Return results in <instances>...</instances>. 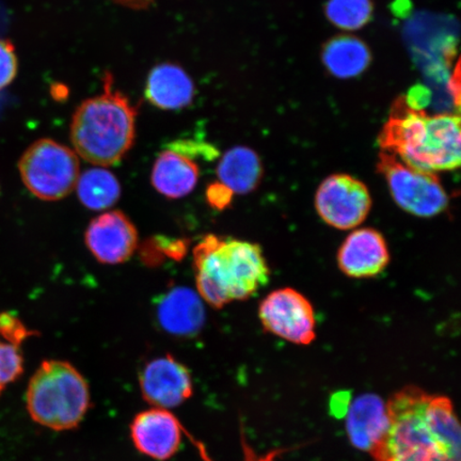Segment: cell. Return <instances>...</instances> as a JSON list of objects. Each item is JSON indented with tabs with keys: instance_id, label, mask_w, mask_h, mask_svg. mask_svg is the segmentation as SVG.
Segmentation results:
<instances>
[{
	"instance_id": "obj_1",
	"label": "cell",
	"mask_w": 461,
	"mask_h": 461,
	"mask_svg": "<svg viewBox=\"0 0 461 461\" xmlns=\"http://www.w3.org/2000/svg\"><path fill=\"white\" fill-rule=\"evenodd\" d=\"M388 429L370 453L375 461H461V430L446 395L407 385L387 402Z\"/></svg>"
},
{
	"instance_id": "obj_2",
	"label": "cell",
	"mask_w": 461,
	"mask_h": 461,
	"mask_svg": "<svg viewBox=\"0 0 461 461\" xmlns=\"http://www.w3.org/2000/svg\"><path fill=\"white\" fill-rule=\"evenodd\" d=\"M378 142L384 152L423 172L453 171L460 165V118L429 115L405 96L393 104Z\"/></svg>"
},
{
	"instance_id": "obj_3",
	"label": "cell",
	"mask_w": 461,
	"mask_h": 461,
	"mask_svg": "<svg viewBox=\"0 0 461 461\" xmlns=\"http://www.w3.org/2000/svg\"><path fill=\"white\" fill-rule=\"evenodd\" d=\"M194 267L198 295L216 309L255 295L270 276L261 247L212 234L194 248Z\"/></svg>"
},
{
	"instance_id": "obj_4",
	"label": "cell",
	"mask_w": 461,
	"mask_h": 461,
	"mask_svg": "<svg viewBox=\"0 0 461 461\" xmlns=\"http://www.w3.org/2000/svg\"><path fill=\"white\" fill-rule=\"evenodd\" d=\"M136 109L128 97L113 91L86 100L77 108L71 140L79 157L100 167L118 164L135 140Z\"/></svg>"
},
{
	"instance_id": "obj_5",
	"label": "cell",
	"mask_w": 461,
	"mask_h": 461,
	"mask_svg": "<svg viewBox=\"0 0 461 461\" xmlns=\"http://www.w3.org/2000/svg\"><path fill=\"white\" fill-rule=\"evenodd\" d=\"M26 407L33 422L43 428L73 430L90 411L89 384L70 362L43 361L29 382Z\"/></svg>"
},
{
	"instance_id": "obj_6",
	"label": "cell",
	"mask_w": 461,
	"mask_h": 461,
	"mask_svg": "<svg viewBox=\"0 0 461 461\" xmlns=\"http://www.w3.org/2000/svg\"><path fill=\"white\" fill-rule=\"evenodd\" d=\"M19 170L29 192L44 201L66 198L80 176L77 153L48 138L26 149L19 161Z\"/></svg>"
},
{
	"instance_id": "obj_7",
	"label": "cell",
	"mask_w": 461,
	"mask_h": 461,
	"mask_svg": "<svg viewBox=\"0 0 461 461\" xmlns=\"http://www.w3.org/2000/svg\"><path fill=\"white\" fill-rule=\"evenodd\" d=\"M377 170L395 203L408 214L430 218L447 210L448 195L434 173L413 169L385 152L379 155Z\"/></svg>"
},
{
	"instance_id": "obj_8",
	"label": "cell",
	"mask_w": 461,
	"mask_h": 461,
	"mask_svg": "<svg viewBox=\"0 0 461 461\" xmlns=\"http://www.w3.org/2000/svg\"><path fill=\"white\" fill-rule=\"evenodd\" d=\"M317 214L330 227L355 229L366 221L372 209L370 190L365 183L348 175L325 178L315 195Z\"/></svg>"
},
{
	"instance_id": "obj_9",
	"label": "cell",
	"mask_w": 461,
	"mask_h": 461,
	"mask_svg": "<svg viewBox=\"0 0 461 461\" xmlns=\"http://www.w3.org/2000/svg\"><path fill=\"white\" fill-rule=\"evenodd\" d=\"M258 316L265 330L287 342L309 345L316 338L312 304L293 288L270 293L259 304Z\"/></svg>"
},
{
	"instance_id": "obj_10",
	"label": "cell",
	"mask_w": 461,
	"mask_h": 461,
	"mask_svg": "<svg viewBox=\"0 0 461 461\" xmlns=\"http://www.w3.org/2000/svg\"><path fill=\"white\" fill-rule=\"evenodd\" d=\"M143 400L153 408L171 411L194 394V382L186 366L166 355L147 363L140 374Z\"/></svg>"
},
{
	"instance_id": "obj_11",
	"label": "cell",
	"mask_w": 461,
	"mask_h": 461,
	"mask_svg": "<svg viewBox=\"0 0 461 461\" xmlns=\"http://www.w3.org/2000/svg\"><path fill=\"white\" fill-rule=\"evenodd\" d=\"M130 435L132 445L144 456L167 461L180 451L187 430L171 411L152 407L136 414Z\"/></svg>"
},
{
	"instance_id": "obj_12",
	"label": "cell",
	"mask_w": 461,
	"mask_h": 461,
	"mask_svg": "<svg viewBox=\"0 0 461 461\" xmlns=\"http://www.w3.org/2000/svg\"><path fill=\"white\" fill-rule=\"evenodd\" d=\"M86 245L102 264L118 265L129 261L138 245L137 230L120 211L97 216L86 228Z\"/></svg>"
},
{
	"instance_id": "obj_13",
	"label": "cell",
	"mask_w": 461,
	"mask_h": 461,
	"mask_svg": "<svg viewBox=\"0 0 461 461\" xmlns=\"http://www.w3.org/2000/svg\"><path fill=\"white\" fill-rule=\"evenodd\" d=\"M390 262V252L382 233L358 229L344 240L338 253L339 269L350 278H372L382 274Z\"/></svg>"
},
{
	"instance_id": "obj_14",
	"label": "cell",
	"mask_w": 461,
	"mask_h": 461,
	"mask_svg": "<svg viewBox=\"0 0 461 461\" xmlns=\"http://www.w3.org/2000/svg\"><path fill=\"white\" fill-rule=\"evenodd\" d=\"M161 330L177 338H194L205 324L201 297L190 288L173 287L161 295L155 309Z\"/></svg>"
},
{
	"instance_id": "obj_15",
	"label": "cell",
	"mask_w": 461,
	"mask_h": 461,
	"mask_svg": "<svg viewBox=\"0 0 461 461\" xmlns=\"http://www.w3.org/2000/svg\"><path fill=\"white\" fill-rule=\"evenodd\" d=\"M387 429V405L382 397L365 393L350 402L345 414V429L351 446L370 454Z\"/></svg>"
},
{
	"instance_id": "obj_16",
	"label": "cell",
	"mask_w": 461,
	"mask_h": 461,
	"mask_svg": "<svg viewBox=\"0 0 461 461\" xmlns=\"http://www.w3.org/2000/svg\"><path fill=\"white\" fill-rule=\"evenodd\" d=\"M194 86L192 78L182 68L164 63L149 73L146 96L154 106L165 111H176L192 103Z\"/></svg>"
},
{
	"instance_id": "obj_17",
	"label": "cell",
	"mask_w": 461,
	"mask_h": 461,
	"mask_svg": "<svg viewBox=\"0 0 461 461\" xmlns=\"http://www.w3.org/2000/svg\"><path fill=\"white\" fill-rule=\"evenodd\" d=\"M152 184L160 194L170 199L186 197L199 180V167L182 153L168 149L155 161Z\"/></svg>"
},
{
	"instance_id": "obj_18",
	"label": "cell",
	"mask_w": 461,
	"mask_h": 461,
	"mask_svg": "<svg viewBox=\"0 0 461 461\" xmlns=\"http://www.w3.org/2000/svg\"><path fill=\"white\" fill-rule=\"evenodd\" d=\"M217 176L219 182L233 194H249L262 180L261 160L253 149L235 147L223 155L217 167Z\"/></svg>"
},
{
	"instance_id": "obj_19",
	"label": "cell",
	"mask_w": 461,
	"mask_h": 461,
	"mask_svg": "<svg viewBox=\"0 0 461 461\" xmlns=\"http://www.w3.org/2000/svg\"><path fill=\"white\" fill-rule=\"evenodd\" d=\"M371 59L366 43L353 36L333 38L322 50L327 70L339 78L359 77L370 66Z\"/></svg>"
},
{
	"instance_id": "obj_20",
	"label": "cell",
	"mask_w": 461,
	"mask_h": 461,
	"mask_svg": "<svg viewBox=\"0 0 461 461\" xmlns=\"http://www.w3.org/2000/svg\"><path fill=\"white\" fill-rule=\"evenodd\" d=\"M77 185L80 202L92 211L107 210L120 199L118 178L103 168L86 170L79 176Z\"/></svg>"
},
{
	"instance_id": "obj_21",
	"label": "cell",
	"mask_w": 461,
	"mask_h": 461,
	"mask_svg": "<svg viewBox=\"0 0 461 461\" xmlns=\"http://www.w3.org/2000/svg\"><path fill=\"white\" fill-rule=\"evenodd\" d=\"M372 0H328L326 15L334 26L358 31L371 21Z\"/></svg>"
},
{
	"instance_id": "obj_22",
	"label": "cell",
	"mask_w": 461,
	"mask_h": 461,
	"mask_svg": "<svg viewBox=\"0 0 461 461\" xmlns=\"http://www.w3.org/2000/svg\"><path fill=\"white\" fill-rule=\"evenodd\" d=\"M24 371V361L19 345L0 341V394L15 382Z\"/></svg>"
},
{
	"instance_id": "obj_23",
	"label": "cell",
	"mask_w": 461,
	"mask_h": 461,
	"mask_svg": "<svg viewBox=\"0 0 461 461\" xmlns=\"http://www.w3.org/2000/svg\"><path fill=\"white\" fill-rule=\"evenodd\" d=\"M17 57L9 40L0 38V90L8 86L16 77Z\"/></svg>"
},
{
	"instance_id": "obj_24",
	"label": "cell",
	"mask_w": 461,
	"mask_h": 461,
	"mask_svg": "<svg viewBox=\"0 0 461 461\" xmlns=\"http://www.w3.org/2000/svg\"><path fill=\"white\" fill-rule=\"evenodd\" d=\"M240 436L241 448H243L244 453V461H276V458H278L281 454H285L290 451V448H279L273 449V451H270L267 454L258 455L255 449H253L252 447L250 446L249 441H248L247 439L243 425H240ZM197 447L204 461H212V459L209 456V454L206 453L205 448L201 446V443L197 442Z\"/></svg>"
},
{
	"instance_id": "obj_25",
	"label": "cell",
	"mask_w": 461,
	"mask_h": 461,
	"mask_svg": "<svg viewBox=\"0 0 461 461\" xmlns=\"http://www.w3.org/2000/svg\"><path fill=\"white\" fill-rule=\"evenodd\" d=\"M0 330L7 338L10 343L20 345L23 339L31 336L33 332L28 331L22 322L11 315L0 317Z\"/></svg>"
},
{
	"instance_id": "obj_26",
	"label": "cell",
	"mask_w": 461,
	"mask_h": 461,
	"mask_svg": "<svg viewBox=\"0 0 461 461\" xmlns=\"http://www.w3.org/2000/svg\"><path fill=\"white\" fill-rule=\"evenodd\" d=\"M233 193L221 182L212 183L206 189V200L212 209L223 211L232 203Z\"/></svg>"
},
{
	"instance_id": "obj_27",
	"label": "cell",
	"mask_w": 461,
	"mask_h": 461,
	"mask_svg": "<svg viewBox=\"0 0 461 461\" xmlns=\"http://www.w3.org/2000/svg\"><path fill=\"white\" fill-rule=\"evenodd\" d=\"M350 402L349 392H338V393L332 395L330 408L333 414H337L339 412V416L345 417Z\"/></svg>"
}]
</instances>
